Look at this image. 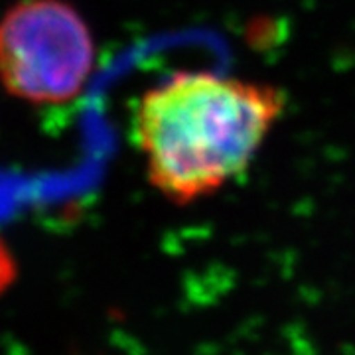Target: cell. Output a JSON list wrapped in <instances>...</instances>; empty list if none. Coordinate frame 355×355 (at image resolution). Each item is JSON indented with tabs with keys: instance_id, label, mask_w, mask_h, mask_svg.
Returning <instances> with one entry per match:
<instances>
[{
	"instance_id": "cell-1",
	"label": "cell",
	"mask_w": 355,
	"mask_h": 355,
	"mask_svg": "<svg viewBox=\"0 0 355 355\" xmlns=\"http://www.w3.org/2000/svg\"><path fill=\"white\" fill-rule=\"evenodd\" d=\"M284 109L270 83L186 69L166 77L135 111L150 186L176 205L214 196L251 166Z\"/></svg>"
},
{
	"instance_id": "cell-2",
	"label": "cell",
	"mask_w": 355,
	"mask_h": 355,
	"mask_svg": "<svg viewBox=\"0 0 355 355\" xmlns=\"http://www.w3.org/2000/svg\"><path fill=\"white\" fill-rule=\"evenodd\" d=\"M95 67V40L67 0H20L0 18V83L34 105L73 101Z\"/></svg>"
},
{
	"instance_id": "cell-3",
	"label": "cell",
	"mask_w": 355,
	"mask_h": 355,
	"mask_svg": "<svg viewBox=\"0 0 355 355\" xmlns=\"http://www.w3.org/2000/svg\"><path fill=\"white\" fill-rule=\"evenodd\" d=\"M18 275H20L18 261L10 251L8 243L0 237V296H4L12 288L14 282L18 280Z\"/></svg>"
}]
</instances>
